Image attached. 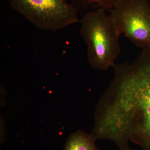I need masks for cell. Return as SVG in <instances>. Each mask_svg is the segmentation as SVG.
I'll list each match as a JSON object with an SVG mask.
<instances>
[{"mask_svg": "<svg viewBox=\"0 0 150 150\" xmlns=\"http://www.w3.org/2000/svg\"><path fill=\"white\" fill-rule=\"evenodd\" d=\"M112 68L114 78L97 106L92 134L122 150L129 141L150 150V48L133 64Z\"/></svg>", "mask_w": 150, "mask_h": 150, "instance_id": "6da1fadb", "label": "cell"}, {"mask_svg": "<svg viewBox=\"0 0 150 150\" xmlns=\"http://www.w3.org/2000/svg\"><path fill=\"white\" fill-rule=\"evenodd\" d=\"M12 8L33 25L56 32L80 22L78 9L65 0H8Z\"/></svg>", "mask_w": 150, "mask_h": 150, "instance_id": "3957f363", "label": "cell"}, {"mask_svg": "<svg viewBox=\"0 0 150 150\" xmlns=\"http://www.w3.org/2000/svg\"><path fill=\"white\" fill-rule=\"evenodd\" d=\"M110 12V16L121 34L137 47L150 48L149 0H121Z\"/></svg>", "mask_w": 150, "mask_h": 150, "instance_id": "277c9868", "label": "cell"}, {"mask_svg": "<svg viewBox=\"0 0 150 150\" xmlns=\"http://www.w3.org/2000/svg\"><path fill=\"white\" fill-rule=\"evenodd\" d=\"M129 150V149H128V150Z\"/></svg>", "mask_w": 150, "mask_h": 150, "instance_id": "52a82bcc", "label": "cell"}, {"mask_svg": "<svg viewBox=\"0 0 150 150\" xmlns=\"http://www.w3.org/2000/svg\"><path fill=\"white\" fill-rule=\"evenodd\" d=\"M81 36L87 46V57L94 69L106 71L121 54V34L110 14L100 8L80 20Z\"/></svg>", "mask_w": 150, "mask_h": 150, "instance_id": "7a4b0ae2", "label": "cell"}, {"mask_svg": "<svg viewBox=\"0 0 150 150\" xmlns=\"http://www.w3.org/2000/svg\"><path fill=\"white\" fill-rule=\"evenodd\" d=\"M89 2L95 3L100 8L110 10L121 0H83Z\"/></svg>", "mask_w": 150, "mask_h": 150, "instance_id": "8992f818", "label": "cell"}, {"mask_svg": "<svg viewBox=\"0 0 150 150\" xmlns=\"http://www.w3.org/2000/svg\"></svg>", "mask_w": 150, "mask_h": 150, "instance_id": "ba28073f", "label": "cell"}, {"mask_svg": "<svg viewBox=\"0 0 150 150\" xmlns=\"http://www.w3.org/2000/svg\"><path fill=\"white\" fill-rule=\"evenodd\" d=\"M95 141L91 135L78 131L71 135L67 142L64 150H96Z\"/></svg>", "mask_w": 150, "mask_h": 150, "instance_id": "5b68a950", "label": "cell"}]
</instances>
